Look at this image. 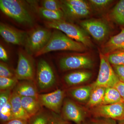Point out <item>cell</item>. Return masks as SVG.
<instances>
[{
  "mask_svg": "<svg viewBox=\"0 0 124 124\" xmlns=\"http://www.w3.org/2000/svg\"><path fill=\"white\" fill-rule=\"evenodd\" d=\"M122 102L124 101L116 89L114 87H109L106 89L104 99L101 105L114 104Z\"/></svg>",
  "mask_w": 124,
  "mask_h": 124,
  "instance_id": "obj_23",
  "label": "cell"
},
{
  "mask_svg": "<svg viewBox=\"0 0 124 124\" xmlns=\"http://www.w3.org/2000/svg\"><path fill=\"white\" fill-rule=\"evenodd\" d=\"M89 2L91 7L98 10L103 9L108 7L113 1L111 0H90Z\"/></svg>",
  "mask_w": 124,
  "mask_h": 124,
  "instance_id": "obj_30",
  "label": "cell"
},
{
  "mask_svg": "<svg viewBox=\"0 0 124 124\" xmlns=\"http://www.w3.org/2000/svg\"><path fill=\"white\" fill-rule=\"evenodd\" d=\"M45 24L47 27L59 30L70 38L82 43L85 46L91 47L93 45L88 33L82 28L64 20L50 22Z\"/></svg>",
  "mask_w": 124,
  "mask_h": 124,
  "instance_id": "obj_2",
  "label": "cell"
},
{
  "mask_svg": "<svg viewBox=\"0 0 124 124\" xmlns=\"http://www.w3.org/2000/svg\"><path fill=\"white\" fill-rule=\"evenodd\" d=\"M18 80L15 78H7L0 77V90H11L14 89L18 82Z\"/></svg>",
  "mask_w": 124,
  "mask_h": 124,
  "instance_id": "obj_26",
  "label": "cell"
},
{
  "mask_svg": "<svg viewBox=\"0 0 124 124\" xmlns=\"http://www.w3.org/2000/svg\"><path fill=\"white\" fill-rule=\"evenodd\" d=\"M110 16L117 24L124 26V0L117 2L111 11Z\"/></svg>",
  "mask_w": 124,
  "mask_h": 124,
  "instance_id": "obj_24",
  "label": "cell"
},
{
  "mask_svg": "<svg viewBox=\"0 0 124 124\" xmlns=\"http://www.w3.org/2000/svg\"><path fill=\"white\" fill-rule=\"evenodd\" d=\"M80 25L94 39L101 42L105 39L110 31L108 24L100 19H89L82 20Z\"/></svg>",
  "mask_w": 124,
  "mask_h": 124,
  "instance_id": "obj_7",
  "label": "cell"
},
{
  "mask_svg": "<svg viewBox=\"0 0 124 124\" xmlns=\"http://www.w3.org/2000/svg\"><path fill=\"white\" fill-rule=\"evenodd\" d=\"M102 54H108L124 50V28L120 32L113 36L103 46Z\"/></svg>",
  "mask_w": 124,
  "mask_h": 124,
  "instance_id": "obj_15",
  "label": "cell"
},
{
  "mask_svg": "<svg viewBox=\"0 0 124 124\" xmlns=\"http://www.w3.org/2000/svg\"><path fill=\"white\" fill-rule=\"evenodd\" d=\"M52 33L49 29L43 28H38L31 31L28 35L24 46L27 54L36 55L48 42Z\"/></svg>",
  "mask_w": 124,
  "mask_h": 124,
  "instance_id": "obj_4",
  "label": "cell"
},
{
  "mask_svg": "<svg viewBox=\"0 0 124 124\" xmlns=\"http://www.w3.org/2000/svg\"><path fill=\"white\" fill-rule=\"evenodd\" d=\"M0 59L2 62H6L8 60V56L6 50L2 45H0Z\"/></svg>",
  "mask_w": 124,
  "mask_h": 124,
  "instance_id": "obj_34",
  "label": "cell"
},
{
  "mask_svg": "<svg viewBox=\"0 0 124 124\" xmlns=\"http://www.w3.org/2000/svg\"><path fill=\"white\" fill-rule=\"evenodd\" d=\"M29 55L23 51L18 53L16 77L19 80L34 81L35 69L33 61Z\"/></svg>",
  "mask_w": 124,
  "mask_h": 124,
  "instance_id": "obj_12",
  "label": "cell"
},
{
  "mask_svg": "<svg viewBox=\"0 0 124 124\" xmlns=\"http://www.w3.org/2000/svg\"><path fill=\"white\" fill-rule=\"evenodd\" d=\"M106 89L101 86H93L89 100L86 103V107L91 109L101 105L104 99Z\"/></svg>",
  "mask_w": 124,
  "mask_h": 124,
  "instance_id": "obj_21",
  "label": "cell"
},
{
  "mask_svg": "<svg viewBox=\"0 0 124 124\" xmlns=\"http://www.w3.org/2000/svg\"><path fill=\"white\" fill-rule=\"evenodd\" d=\"M0 9L3 13L20 24H33L32 17L21 1L0 0Z\"/></svg>",
  "mask_w": 124,
  "mask_h": 124,
  "instance_id": "obj_3",
  "label": "cell"
},
{
  "mask_svg": "<svg viewBox=\"0 0 124 124\" xmlns=\"http://www.w3.org/2000/svg\"><path fill=\"white\" fill-rule=\"evenodd\" d=\"M105 55L111 65H124V50L116 51Z\"/></svg>",
  "mask_w": 124,
  "mask_h": 124,
  "instance_id": "obj_25",
  "label": "cell"
},
{
  "mask_svg": "<svg viewBox=\"0 0 124 124\" xmlns=\"http://www.w3.org/2000/svg\"><path fill=\"white\" fill-rule=\"evenodd\" d=\"M21 103L24 110L31 117L35 115L41 110L42 106L38 98L22 97Z\"/></svg>",
  "mask_w": 124,
  "mask_h": 124,
  "instance_id": "obj_20",
  "label": "cell"
},
{
  "mask_svg": "<svg viewBox=\"0 0 124 124\" xmlns=\"http://www.w3.org/2000/svg\"><path fill=\"white\" fill-rule=\"evenodd\" d=\"M0 77L7 78H15V71H14L4 62L0 63Z\"/></svg>",
  "mask_w": 124,
  "mask_h": 124,
  "instance_id": "obj_29",
  "label": "cell"
},
{
  "mask_svg": "<svg viewBox=\"0 0 124 124\" xmlns=\"http://www.w3.org/2000/svg\"><path fill=\"white\" fill-rule=\"evenodd\" d=\"M66 93L65 90L58 89L50 93L39 94L38 99L42 106L59 114L61 113Z\"/></svg>",
  "mask_w": 124,
  "mask_h": 124,
  "instance_id": "obj_10",
  "label": "cell"
},
{
  "mask_svg": "<svg viewBox=\"0 0 124 124\" xmlns=\"http://www.w3.org/2000/svg\"><path fill=\"white\" fill-rule=\"evenodd\" d=\"M117 124H124V120L118 121Z\"/></svg>",
  "mask_w": 124,
  "mask_h": 124,
  "instance_id": "obj_37",
  "label": "cell"
},
{
  "mask_svg": "<svg viewBox=\"0 0 124 124\" xmlns=\"http://www.w3.org/2000/svg\"><path fill=\"white\" fill-rule=\"evenodd\" d=\"M2 124H29V120L19 119H14Z\"/></svg>",
  "mask_w": 124,
  "mask_h": 124,
  "instance_id": "obj_36",
  "label": "cell"
},
{
  "mask_svg": "<svg viewBox=\"0 0 124 124\" xmlns=\"http://www.w3.org/2000/svg\"><path fill=\"white\" fill-rule=\"evenodd\" d=\"M11 110L15 119L29 120L31 117L24 110L21 103V97L13 90L10 100Z\"/></svg>",
  "mask_w": 124,
  "mask_h": 124,
  "instance_id": "obj_18",
  "label": "cell"
},
{
  "mask_svg": "<svg viewBox=\"0 0 124 124\" xmlns=\"http://www.w3.org/2000/svg\"><path fill=\"white\" fill-rule=\"evenodd\" d=\"M115 88L119 92V93L122 97L124 101V83L120 81L117 82L115 86Z\"/></svg>",
  "mask_w": 124,
  "mask_h": 124,
  "instance_id": "obj_35",
  "label": "cell"
},
{
  "mask_svg": "<svg viewBox=\"0 0 124 124\" xmlns=\"http://www.w3.org/2000/svg\"><path fill=\"white\" fill-rule=\"evenodd\" d=\"M13 90L20 97L38 98V88L34 81L23 80L18 82Z\"/></svg>",
  "mask_w": 124,
  "mask_h": 124,
  "instance_id": "obj_16",
  "label": "cell"
},
{
  "mask_svg": "<svg viewBox=\"0 0 124 124\" xmlns=\"http://www.w3.org/2000/svg\"><path fill=\"white\" fill-rule=\"evenodd\" d=\"M93 86V84L73 87L68 89L67 93L73 99L81 103H87Z\"/></svg>",
  "mask_w": 124,
  "mask_h": 124,
  "instance_id": "obj_17",
  "label": "cell"
},
{
  "mask_svg": "<svg viewBox=\"0 0 124 124\" xmlns=\"http://www.w3.org/2000/svg\"><path fill=\"white\" fill-rule=\"evenodd\" d=\"M47 124H70V123L62 118L59 114L52 112L51 113H50Z\"/></svg>",
  "mask_w": 124,
  "mask_h": 124,
  "instance_id": "obj_31",
  "label": "cell"
},
{
  "mask_svg": "<svg viewBox=\"0 0 124 124\" xmlns=\"http://www.w3.org/2000/svg\"><path fill=\"white\" fill-rule=\"evenodd\" d=\"M38 14L42 18L48 20L47 21H53L64 20L65 17L62 10L53 11L49 10L40 7L38 9Z\"/></svg>",
  "mask_w": 124,
  "mask_h": 124,
  "instance_id": "obj_22",
  "label": "cell"
},
{
  "mask_svg": "<svg viewBox=\"0 0 124 124\" xmlns=\"http://www.w3.org/2000/svg\"><path fill=\"white\" fill-rule=\"evenodd\" d=\"M61 113V116L64 119L76 124L85 122L86 115L84 108L76 102L69 98L64 99Z\"/></svg>",
  "mask_w": 124,
  "mask_h": 124,
  "instance_id": "obj_8",
  "label": "cell"
},
{
  "mask_svg": "<svg viewBox=\"0 0 124 124\" xmlns=\"http://www.w3.org/2000/svg\"><path fill=\"white\" fill-rule=\"evenodd\" d=\"M56 83L55 74L50 64L44 59L40 60L37 70V88L41 91H46L54 87Z\"/></svg>",
  "mask_w": 124,
  "mask_h": 124,
  "instance_id": "obj_6",
  "label": "cell"
},
{
  "mask_svg": "<svg viewBox=\"0 0 124 124\" xmlns=\"http://www.w3.org/2000/svg\"><path fill=\"white\" fill-rule=\"evenodd\" d=\"M90 124H117L116 120L110 118L94 117L91 119Z\"/></svg>",
  "mask_w": 124,
  "mask_h": 124,
  "instance_id": "obj_32",
  "label": "cell"
},
{
  "mask_svg": "<svg viewBox=\"0 0 124 124\" xmlns=\"http://www.w3.org/2000/svg\"><path fill=\"white\" fill-rule=\"evenodd\" d=\"M88 124V123H86V122H83V123H82V124Z\"/></svg>",
  "mask_w": 124,
  "mask_h": 124,
  "instance_id": "obj_38",
  "label": "cell"
},
{
  "mask_svg": "<svg viewBox=\"0 0 124 124\" xmlns=\"http://www.w3.org/2000/svg\"><path fill=\"white\" fill-rule=\"evenodd\" d=\"M90 109L94 117L110 118L118 121L124 120V102L99 105Z\"/></svg>",
  "mask_w": 124,
  "mask_h": 124,
  "instance_id": "obj_9",
  "label": "cell"
},
{
  "mask_svg": "<svg viewBox=\"0 0 124 124\" xmlns=\"http://www.w3.org/2000/svg\"><path fill=\"white\" fill-rule=\"evenodd\" d=\"M111 66L120 81L124 83V65Z\"/></svg>",
  "mask_w": 124,
  "mask_h": 124,
  "instance_id": "obj_33",
  "label": "cell"
},
{
  "mask_svg": "<svg viewBox=\"0 0 124 124\" xmlns=\"http://www.w3.org/2000/svg\"><path fill=\"white\" fill-rule=\"evenodd\" d=\"M91 72L87 71H78L68 73L64 77V82L69 86H74L89 80L92 77Z\"/></svg>",
  "mask_w": 124,
  "mask_h": 124,
  "instance_id": "obj_19",
  "label": "cell"
},
{
  "mask_svg": "<svg viewBox=\"0 0 124 124\" xmlns=\"http://www.w3.org/2000/svg\"><path fill=\"white\" fill-rule=\"evenodd\" d=\"M62 71L82 69H90L93 67V62L91 58L87 55L76 54L68 55L60 59L59 62Z\"/></svg>",
  "mask_w": 124,
  "mask_h": 124,
  "instance_id": "obj_11",
  "label": "cell"
},
{
  "mask_svg": "<svg viewBox=\"0 0 124 124\" xmlns=\"http://www.w3.org/2000/svg\"><path fill=\"white\" fill-rule=\"evenodd\" d=\"M100 64L97 78L93 83V86H101L105 88L115 87L120 81L106 56L100 53Z\"/></svg>",
  "mask_w": 124,
  "mask_h": 124,
  "instance_id": "obj_5",
  "label": "cell"
},
{
  "mask_svg": "<svg viewBox=\"0 0 124 124\" xmlns=\"http://www.w3.org/2000/svg\"><path fill=\"white\" fill-rule=\"evenodd\" d=\"M50 114L41 110L29 120V124H47Z\"/></svg>",
  "mask_w": 124,
  "mask_h": 124,
  "instance_id": "obj_27",
  "label": "cell"
},
{
  "mask_svg": "<svg viewBox=\"0 0 124 124\" xmlns=\"http://www.w3.org/2000/svg\"><path fill=\"white\" fill-rule=\"evenodd\" d=\"M42 7L49 10L61 11L62 6L60 1L56 0H44L41 2Z\"/></svg>",
  "mask_w": 124,
  "mask_h": 124,
  "instance_id": "obj_28",
  "label": "cell"
},
{
  "mask_svg": "<svg viewBox=\"0 0 124 124\" xmlns=\"http://www.w3.org/2000/svg\"><path fill=\"white\" fill-rule=\"evenodd\" d=\"M0 34L6 42L18 45L24 46L28 36L27 32L2 23L0 24Z\"/></svg>",
  "mask_w": 124,
  "mask_h": 124,
  "instance_id": "obj_13",
  "label": "cell"
},
{
  "mask_svg": "<svg viewBox=\"0 0 124 124\" xmlns=\"http://www.w3.org/2000/svg\"><path fill=\"white\" fill-rule=\"evenodd\" d=\"M86 46L67 36L59 30L55 29L52 32L51 38L46 45L36 56H40L51 51L58 50L83 52Z\"/></svg>",
  "mask_w": 124,
  "mask_h": 124,
  "instance_id": "obj_1",
  "label": "cell"
},
{
  "mask_svg": "<svg viewBox=\"0 0 124 124\" xmlns=\"http://www.w3.org/2000/svg\"><path fill=\"white\" fill-rule=\"evenodd\" d=\"M60 1L62 9L65 18L71 20H76L86 17L91 14V9L69 4L65 0H60Z\"/></svg>",
  "mask_w": 124,
  "mask_h": 124,
  "instance_id": "obj_14",
  "label": "cell"
}]
</instances>
